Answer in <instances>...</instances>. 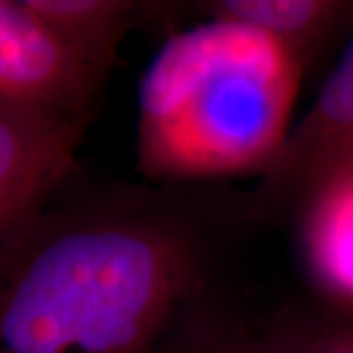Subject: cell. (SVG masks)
I'll use <instances>...</instances> for the list:
<instances>
[{
	"instance_id": "cell-5",
	"label": "cell",
	"mask_w": 353,
	"mask_h": 353,
	"mask_svg": "<svg viewBox=\"0 0 353 353\" xmlns=\"http://www.w3.org/2000/svg\"><path fill=\"white\" fill-rule=\"evenodd\" d=\"M87 122L0 104V241L77 181Z\"/></svg>"
},
{
	"instance_id": "cell-2",
	"label": "cell",
	"mask_w": 353,
	"mask_h": 353,
	"mask_svg": "<svg viewBox=\"0 0 353 353\" xmlns=\"http://www.w3.org/2000/svg\"><path fill=\"white\" fill-rule=\"evenodd\" d=\"M303 75L245 26L204 20L175 34L141 79L139 171L150 183L261 175L289 136Z\"/></svg>"
},
{
	"instance_id": "cell-3",
	"label": "cell",
	"mask_w": 353,
	"mask_h": 353,
	"mask_svg": "<svg viewBox=\"0 0 353 353\" xmlns=\"http://www.w3.org/2000/svg\"><path fill=\"white\" fill-rule=\"evenodd\" d=\"M353 173V32L316 101L245 194L253 226L296 222L332 181Z\"/></svg>"
},
{
	"instance_id": "cell-6",
	"label": "cell",
	"mask_w": 353,
	"mask_h": 353,
	"mask_svg": "<svg viewBox=\"0 0 353 353\" xmlns=\"http://www.w3.org/2000/svg\"><path fill=\"white\" fill-rule=\"evenodd\" d=\"M192 10L214 22L252 28L306 71L343 32H353V0H204Z\"/></svg>"
},
{
	"instance_id": "cell-7",
	"label": "cell",
	"mask_w": 353,
	"mask_h": 353,
	"mask_svg": "<svg viewBox=\"0 0 353 353\" xmlns=\"http://www.w3.org/2000/svg\"><path fill=\"white\" fill-rule=\"evenodd\" d=\"M294 226L314 285L332 301L352 306L353 314V173L318 190Z\"/></svg>"
},
{
	"instance_id": "cell-4",
	"label": "cell",
	"mask_w": 353,
	"mask_h": 353,
	"mask_svg": "<svg viewBox=\"0 0 353 353\" xmlns=\"http://www.w3.org/2000/svg\"><path fill=\"white\" fill-rule=\"evenodd\" d=\"M102 85L22 0H0V104L90 120Z\"/></svg>"
},
{
	"instance_id": "cell-10",
	"label": "cell",
	"mask_w": 353,
	"mask_h": 353,
	"mask_svg": "<svg viewBox=\"0 0 353 353\" xmlns=\"http://www.w3.org/2000/svg\"><path fill=\"white\" fill-rule=\"evenodd\" d=\"M267 353H353V318L292 314L263 330Z\"/></svg>"
},
{
	"instance_id": "cell-1",
	"label": "cell",
	"mask_w": 353,
	"mask_h": 353,
	"mask_svg": "<svg viewBox=\"0 0 353 353\" xmlns=\"http://www.w3.org/2000/svg\"><path fill=\"white\" fill-rule=\"evenodd\" d=\"M73 185L0 241V353H150L212 296L245 194Z\"/></svg>"
},
{
	"instance_id": "cell-8",
	"label": "cell",
	"mask_w": 353,
	"mask_h": 353,
	"mask_svg": "<svg viewBox=\"0 0 353 353\" xmlns=\"http://www.w3.org/2000/svg\"><path fill=\"white\" fill-rule=\"evenodd\" d=\"M63 46L106 81L132 26L159 4L134 0H22Z\"/></svg>"
},
{
	"instance_id": "cell-9",
	"label": "cell",
	"mask_w": 353,
	"mask_h": 353,
	"mask_svg": "<svg viewBox=\"0 0 353 353\" xmlns=\"http://www.w3.org/2000/svg\"><path fill=\"white\" fill-rule=\"evenodd\" d=\"M150 353H267L263 330L250 328L214 296L194 306Z\"/></svg>"
}]
</instances>
